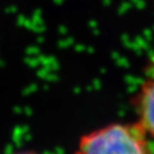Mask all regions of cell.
Segmentation results:
<instances>
[{"label": "cell", "instance_id": "2", "mask_svg": "<svg viewBox=\"0 0 154 154\" xmlns=\"http://www.w3.org/2000/svg\"><path fill=\"white\" fill-rule=\"evenodd\" d=\"M138 121L149 137L154 138V77L140 86L135 100Z\"/></svg>", "mask_w": 154, "mask_h": 154}, {"label": "cell", "instance_id": "3", "mask_svg": "<svg viewBox=\"0 0 154 154\" xmlns=\"http://www.w3.org/2000/svg\"><path fill=\"white\" fill-rule=\"evenodd\" d=\"M14 154H38V153H36V152H34V151H29V150H27V151L16 152V153H14Z\"/></svg>", "mask_w": 154, "mask_h": 154}, {"label": "cell", "instance_id": "1", "mask_svg": "<svg viewBox=\"0 0 154 154\" xmlns=\"http://www.w3.org/2000/svg\"><path fill=\"white\" fill-rule=\"evenodd\" d=\"M74 154H152L149 136L138 122L113 123L80 138Z\"/></svg>", "mask_w": 154, "mask_h": 154}]
</instances>
